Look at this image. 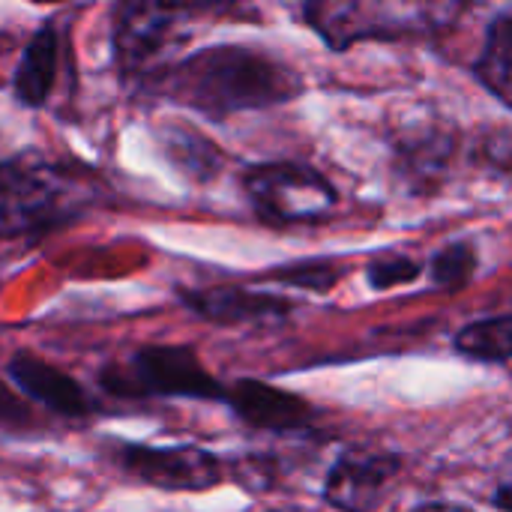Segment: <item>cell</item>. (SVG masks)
<instances>
[{
  "label": "cell",
  "mask_w": 512,
  "mask_h": 512,
  "mask_svg": "<svg viewBox=\"0 0 512 512\" xmlns=\"http://www.w3.org/2000/svg\"><path fill=\"white\" fill-rule=\"evenodd\" d=\"M165 93L210 120L237 111L282 105L303 90V81L285 63L240 45L195 51L165 75Z\"/></svg>",
  "instance_id": "6da1fadb"
},
{
  "label": "cell",
  "mask_w": 512,
  "mask_h": 512,
  "mask_svg": "<svg viewBox=\"0 0 512 512\" xmlns=\"http://www.w3.org/2000/svg\"><path fill=\"white\" fill-rule=\"evenodd\" d=\"M102 387L114 396H165L225 402V387L201 366L189 345H147L138 348L126 369L111 366Z\"/></svg>",
  "instance_id": "7a4b0ae2"
},
{
  "label": "cell",
  "mask_w": 512,
  "mask_h": 512,
  "mask_svg": "<svg viewBox=\"0 0 512 512\" xmlns=\"http://www.w3.org/2000/svg\"><path fill=\"white\" fill-rule=\"evenodd\" d=\"M243 189L258 216L276 225L321 222L336 207L333 183L321 171L297 162L252 165L243 174Z\"/></svg>",
  "instance_id": "3957f363"
},
{
  "label": "cell",
  "mask_w": 512,
  "mask_h": 512,
  "mask_svg": "<svg viewBox=\"0 0 512 512\" xmlns=\"http://www.w3.org/2000/svg\"><path fill=\"white\" fill-rule=\"evenodd\" d=\"M120 468L162 492H207L222 483V462L213 453L192 444H180V447L129 444L120 450Z\"/></svg>",
  "instance_id": "277c9868"
},
{
  "label": "cell",
  "mask_w": 512,
  "mask_h": 512,
  "mask_svg": "<svg viewBox=\"0 0 512 512\" xmlns=\"http://www.w3.org/2000/svg\"><path fill=\"white\" fill-rule=\"evenodd\" d=\"M402 462L393 453L354 447L345 450L324 480V498L339 510H375L384 501L390 480L399 474Z\"/></svg>",
  "instance_id": "5b68a950"
},
{
  "label": "cell",
  "mask_w": 512,
  "mask_h": 512,
  "mask_svg": "<svg viewBox=\"0 0 512 512\" xmlns=\"http://www.w3.org/2000/svg\"><path fill=\"white\" fill-rule=\"evenodd\" d=\"M180 12L165 0H120L114 9V54L123 69H141L162 54Z\"/></svg>",
  "instance_id": "8992f818"
},
{
  "label": "cell",
  "mask_w": 512,
  "mask_h": 512,
  "mask_svg": "<svg viewBox=\"0 0 512 512\" xmlns=\"http://www.w3.org/2000/svg\"><path fill=\"white\" fill-rule=\"evenodd\" d=\"M225 405L252 429L264 432H300L312 423V405L273 384L243 378L225 387Z\"/></svg>",
  "instance_id": "52a82bcc"
},
{
  "label": "cell",
  "mask_w": 512,
  "mask_h": 512,
  "mask_svg": "<svg viewBox=\"0 0 512 512\" xmlns=\"http://www.w3.org/2000/svg\"><path fill=\"white\" fill-rule=\"evenodd\" d=\"M306 21L333 48L345 51L360 39L396 36V24L387 18L381 0H303Z\"/></svg>",
  "instance_id": "ba28073f"
},
{
  "label": "cell",
  "mask_w": 512,
  "mask_h": 512,
  "mask_svg": "<svg viewBox=\"0 0 512 512\" xmlns=\"http://www.w3.org/2000/svg\"><path fill=\"white\" fill-rule=\"evenodd\" d=\"M60 219V192L39 174L0 168V237L39 231Z\"/></svg>",
  "instance_id": "9c48e42d"
},
{
  "label": "cell",
  "mask_w": 512,
  "mask_h": 512,
  "mask_svg": "<svg viewBox=\"0 0 512 512\" xmlns=\"http://www.w3.org/2000/svg\"><path fill=\"white\" fill-rule=\"evenodd\" d=\"M183 303L210 324H270L294 312L291 300L261 294L237 285H216L201 291H183Z\"/></svg>",
  "instance_id": "30bf717a"
},
{
  "label": "cell",
  "mask_w": 512,
  "mask_h": 512,
  "mask_svg": "<svg viewBox=\"0 0 512 512\" xmlns=\"http://www.w3.org/2000/svg\"><path fill=\"white\" fill-rule=\"evenodd\" d=\"M456 156V135L444 126H414L396 141V171L411 192H432Z\"/></svg>",
  "instance_id": "8fae6325"
},
{
  "label": "cell",
  "mask_w": 512,
  "mask_h": 512,
  "mask_svg": "<svg viewBox=\"0 0 512 512\" xmlns=\"http://www.w3.org/2000/svg\"><path fill=\"white\" fill-rule=\"evenodd\" d=\"M9 378L24 396H30L33 402L45 405L60 417H84L90 411L81 384L33 354H15L9 360Z\"/></svg>",
  "instance_id": "7c38bea8"
},
{
  "label": "cell",
  "mask_w": 512,
  "mask_h": 512,
  "mask_svg": "<svg viewBox=\"0 0 512 512\" xmlns=\"http://www.w3.org/2000/svg\"><path fill=\"white\" fill-rule=\"evenodd\" d=\"M57 54H60V42H57L54 27H39L33 39L27 42L21 63L15 69V81H12L21 105L27 108L45 105L57 78Z\"/></svg>",
  "instance_id": "4fadbf2b"
},
{
  "label": "cell",
  "mask_w": 512,
  "mask_h": 512,
  "mask_svg": "<svg viewBox=\"0 0 512 512\" xmlns=\"http://www.w3.org/2000/svg\"><path fill=\"white\" fill-rule=\"evenodd\" d=\"M474 72L489 93L512 108V12L498 15L489 24L486 45L474 63Z\"/></svg>",
  "instance_id": "5bb4252c"
},
{
  "label": "cell",
  "mask_w": 512,
  "mask_h": 512,
  "mask_svg": "<svg viewBox=\"0 0 512 512\" xmlns=\"http://www.w3.org/2000/svg\"><path fill=\"white\" fill-rule=\"evenodd\" d=\"M456 351L477 363H510L512 315L483 318L456 333Z\"/></svg>",
  "instance_id": "9a60e30c"
},
{
  "label": "cell",
  "mask_w": 512,
  "mask_h": 512,
  "mask_svg": "<svg viewBox=\"0 0 512 512\" xmlns=\"http://www.w3.org/2000/svg\"><path fill=\"white\" fill-rule=\"evenodd\" d=\"M165 153L177 162L180 171H186L195 180H210L219 165H222V153L216 144H210L204 135L186 132L183 126H168L165 132Z\"/></svg>",
  "instance_id": "2e32d148"
},
{
  "label": "cell",
  "mask_w": 512,
  "mask_h": 512,
  "mask_svg": "<svg viewBox=\"0 0 512 512\" xmlns=\"http://www.w3.org/2000/svg\"><path fill=\"white\" fill-rule=\"evenodd\" d=\"M477 273V249L468 240L447 243L441 252L432 255L429 261V276L438 288L444 291H459L465 288Z\"/></svg>",
  "instance_id": "e0dca14e"
},
{
  "label": "cell",
  "mask_w": 512,
  "mask_h": 512,
  "mask_svg": "<svg viewBox=\"0 0 512 512\" xmlns=\"http://www.w3.org/2000/svg\"><path fill=\"white\" fill-rule=\"evenodd\" d=\"M339 267L333 261L324 258H309V261H294L285 267H276L267 273V279L279 282V285H291V288H303V291H315L324 294L339 282Z\"/></svg>",
  "instance_id": "ac0fdd59"
},
{
  "label": "cell",
  "mask_w": 512,
  "mask_h": 512,
  "mask_svg": "<svg viewBox=\"0 0 512 512\" xmlns=\"http://www.w3.org/2000/svg\"><path fill=\"white\" fill-rule=\"evenodd\" d=\"M423 273L420 261H414L411 255L405 252H381L369 261V285L375 291H390V288H399V285H411L417 282V276Z\"/></svg>",
  "instance_id": "d6986e66"
},
{
  "label": "cell",
  "mask_w": 512,
  "mask_h": 512,
  "mask_svg": "<svg viewBox=\"0 0 512 512\" xmlns=\"http://www.w3.org/2000/svg\"><path fill=\"white\" fill-rule=\"evenodd\" d=\"M0 426L3 429H27L33 426V414L27 408V402L12 393L9 387L0 384Z\"/></svg>",
  "instance_id": "ffe728a7"
},
{
  "label": "cell",
  "mask_w": 512,
  "mask_h": 512,
  "mask_svg": "<svg viewBox=\"0 0 512 512\" xmlns=\"http://www.w3.org/2000/svg\"><path fill=\"white\" fill-rule=\"evenodd\" d=\"M237 480L246 486V492H264V486L273 483V468H270V462L246 459L237 471Z\"/></svg>",
  "instance_id": "44dd1931"
},
{
  "label": "cell",
  "mask_w": 512,
  "mask_h": 512,
  "mask_svg": "<svg viewBox=\"0 0 512 512\" xmlns=\"http://www.w3.org/2000/svg\"><path fill=\"white\" fill-rule=\"evenodd\" d=\"M486 159L501 168V171H510L512 174V135H492L483 147Z\"/></svg>",
  "instance_id": "7402d4cb"
},
{
  "label": "cell",
  "mask_w": 512,
  "mask_h": 512,
  "mask_svg": "<svg viewBox=\"0 0 512 512\" xmlns=\"http://www.w3.org/2000/svg\"><path fill=\"white\" fill-rule=\"evenodd\" d=\"M165 3H171L177 12H222L234 0H165Z\"/></svg>",
  "instance_id": "603a6c76"
},
{
  "label": "cell",
  "mask_w": 512,
  "mask_h": 512,
  "mask_svg": "<svg viewBox=\"0 0 512 512\" xmlns=\"http://www.w3.org/2000/svg\"><path fill=\"white\" fill-rule=\"evenodd\" d=\"M495 507L512 510V456L504 462V471H501V480L495 489Z\"/></svg>",
  "instance_id": "cb8c5ba5"
},
{
  "label": "cell",
  "mask_w": 512,
  "mask_h": 512,
  "mask_svg": "<svg viewBox=\"0 0 512 512\" xmlns=\"http://www.w3.org/2000/svg\"><path fill=\"white\" fill-rule=\"evenodd\" d=\"M33 3H60V0H33Z\"/></svg>",
  "instance_id": "d4e9b609"
}]
</instances>
